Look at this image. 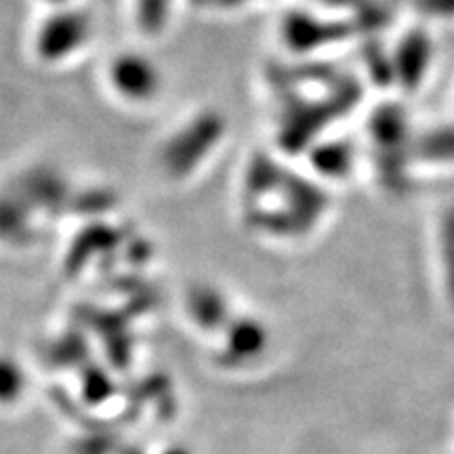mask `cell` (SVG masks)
Listing matches in <instances>:
<instances>
[{"label":"cell","instance_id":"cell-8","mask_svg":"<svg viewBox=\"0 0 454 454\" xmlns=\"http://www.w3.org/2000/svg\"><path fill=\"white\" fill-rule=\"evenodd\" d=\"M164 454H190V452L184 450V448H170V450H167Z\"/></svg>","mask_w":454,"mask_h":454},{"label":"cell","instance_id":"cell-6","mask_svg":"<svg viewBox=\"0 0 454 454\" xmlns=\"http://www.w3.org/2000/svg\"><path fill=\"white\" fill-rule=\"evenodd\" d=\"M24 385L26 379L20 364L7 356H0V402L9 404V402L17 400L24 391Z\"/></svg>","mask_w":454,"mask_h":454},{"label":"cell","instance_id":"cell-1","mask_svg":"<svg viewBox=\"0 0 454 454\" xmlns=\"http://www.w3.org/2000/svg\"><path fill=\"white\" fill-rule=\"evenodd\" d=\"M434 61V43L427 36V32L412 30L408 32L402 43L397 44L394 59V78L402 82V87L414 90L423 87L425 78L431 70Z\"/></svg>","mask_w":454,"mask_h":454},{"label":"cell","instance_id":"cell-9","mask_svg":"<svg viewBox=\"0 0 454 454\" xmlns=\"http://www.w3.org/2000/svg\"><path fill=\"white\" fill-rule=\"evenodd\" d=\"M47 3H66V0H47Z\"/></svg>","mask_w":454,"mask_h":454},{"label":"cell","instance_id":"cell-7","mask_svg":"<svg viewBox=\"0 0 454 454\" xmlns=\"http://www.w3.org/2000/svg\"><path fill=\"white\" fill-rule=\"evenodd\" d=\"M414 4L431 20H454V0H414Z\"/></svg>","mask_w":454,"mask_h":454},{"label":"cell","instance_id":"cell-2","mask_svg":"<svg viewBox=\"0 0 454 454\" xmlns=\"http://www.w3.org/2000/svg\"><path fill=\"white\" fill-rule=\"evenodd\" d=\"M112 82L127 98H150L158 87V74L150 61L139 55L121 57L112 66Z\"/></svg>","mask_w":454,"mask_h":454},{"label":"cell","instance_id":"cell-5","mask_svg":"<svg viewBox=\"0 0 454 454\" xmlns=\"http://www.w3.org/2000/svg\"><path fill=\"white\" fill-rule=\"evenodd\" d=\"M440 251H442V268H444L446 293L454 305V207L448 208L444 217H442Z\"/></svg>","mask_w":454,"mask_h":454},{"label":"cell","instance_id":"cell-3","mask_svg":"<svg viewBox=\"0 0 454 454\" xmlns=\"http://www.w3.org/2000/svg\"><path fill=\"white\" fill-rule=\"evenodd\" d=\"M412 150L423 162L454 164V124H440L425 130Z\"/></svg>","mask_w":454,"mask_h":454},{"label":"cell","instance_id":"cell-4","mask_svg":"<svg viewBox=\"0 0 454 454\" xmlns=\"http://www.w3.org/2000/svg\"><path fill=\"white\" fill-rule=\"evenodd\" d=\"M265 345L263 328L254 322H240L231 328L230 343H227L225 357L230 364H242V362L253 360L261 354Z\"/></svg>","mask_w":454,"mask_h":454}]
</instances>
